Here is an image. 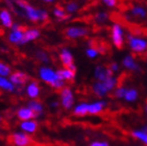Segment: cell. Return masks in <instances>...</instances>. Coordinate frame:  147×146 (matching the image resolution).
<instances>
[{
	"label": "cell",
	"instance_id": "6da1fadb",
	"mask_svg": "<svg viewBox=\"0 0 147 146\" xmlns=\"http://www.w3.org/2000/svg\"><path fill=\"white\" fill-rule=\"evenodd\" d=\"M11 11L16 16L25 18L31 23H45L49 19L47 9L30 4L27 0H15V6Z\"/></svg>",
	"mask_w": 147,
	"mask_h": 146
},
{
	"label": "cell",
	"instance_id": "7a4b0ae2",
	"mask_svg": "<svg viewBox=\"0 0 147 146\" xmlns=\"http://www.w3.org/2000/svg\"><path fill=\"white\" fill-rule=\"evenodd\" d=\"M38 76L41 82L50 86L53 90L61 91L66 86V82L59 77L57 70L49 65H42L38 70Z\"/></svg>",
	"mask_w": 147,
	"mask_h": 146
},
{
	"label": "cell",
	"instance_id": "3957f363",
	"mask_svg": "<svg viewBox=\"0 0 147 146\" xmlns=\"http://www.w3.org/2000/svg\"><path fill=\"white\" fill-rule=\"evenodd\" d=\"M126 43L129 50L135 54L142 55L147 50V39L140 34H126Z\"/></svg>",
	"mask_w": 147,
	"mask_h": 146
},
{
	"label": "cell",
	"instance_id": "277c9868",
	"mask_svg": "<svg viewBox=\"0 0 147 146\" xmlns=\"http://www.w3.org/2000/svg\"><path fill=\"white\" fill-rule=\"evenodd\" d=\"M111 40L114 47L117 49H122L126 42V34L125 28L121 23L114 22L111 26Z\"/></svg>",
	"mask_w": 147,
	"mask_h": 146
},
{
	"label": "cell",
	"instance_id": "5b68a950",
	"mask_svg": "<svg viewBox=\"0 0 147 146\" xmlns=\"http://www.w3.org/2000/svg\"><path fill=\"white\" fill-rule=\"evenodd\" d=\"M24 29L23 25L19 22H15L9 29L7 34V41L9 44L15 46H23L26 45L25 36H24Z\"/></svg>",
	"mask_w": 147,
	"mask_h": 146
},
{
	"label": "cell",
	"instance_id": "8992f818",
	"mask_svg": "<svg viewBox=\"0 0 147 146\" xmlns=\"http://www.w3.org/2000/svg\"><path fill=\"white\" fill-rule=\"evenodd\" d=\"M90 32V28L86 25H69L64 29V36L68 40L85 39Z\"/></svg>",
	"mask_w": 147,
	"mask_h": 146
},
{
	"label": "cell",
	"instance_id": "52a82bcc",
	"mask_svg": "<svg viewBox=\"0 0 147 146\" xmlns=\"http://www.w3.org/2000/svg\"><path fill=\"white\" fill-rule=\"evenodd\" d=\"M59 103L61 107L66 111H70L75 105V94L72 88L65 86L59 91Z\"/></svg>",
	"mask_w": 147,
	"mask_h": 146
},
{
	"label": "cell",
	"instance_id": "ba28073f",
	"mask_svg": "<svg viewBox=\"0 0 147 146\" xmlns=\"http://www.w3.org/2000/svg\"><path fill=\"white\" fill-rule=\"evenodd\" d=\"M125 18L128 21H143L147 19V9L143 4H133L125 11Z\"/></svg>",
	"mask_w": 147,
	"mask_h": 146
},
{
	"label": "cell",
	"instance_id": "9c48e42d",
	"mask_svg": "<svg viewBox=\"0 0 147 146\" xmlns=\"http://www.w3.org/2000/svg\"><path fill=\"white\" fill-rule=\"evenodd\" d=\"M9 141L14 146H30L32 143L30 135L22 130H17L13 132L9 136Z\"/></svg>",
	"mask_w": 147,
	"mask_h": 146
},
{
	"label": "cell",
	"instance_id": "30bf717a",
	"mask_svg": "<svg viewBox=\"0 0 147 146\" xmlns=\"http://www.w3.org/2000/svg\"><path fill=\"white\" fill-rule=\"evenodd\" d=\"M42 89L40 86V82L36 79L29 80L24 87V93L29 99H38L41 95Z\"/></svg>",
	"mask_w": 147,
	"mask_h": 146
},
{
	"label": "cell",
	"instance_id": "8fae6325",
	"mask_svg": "<svg viewBox=\"0 0 147 146\" xmlns=\"http://www.w3.org/2000/svg\"><path fill=\"white\" fill-rule=\"evenodd\" d=\"M121 66L124 68L125 70L129 71L133 73H139L141 72V66L137 62L136 57L133 54H126V55L122 59L121 61Z\"/></svg>",
	"mask_w": 147,
	"mask_h": 146
},
{
	"label": "cell",
	"instance_id": "7c38bea8",
	"mask_svg": "<svg viewBox=\"0 0 147 146\" xmlns=\"http://www.w3.org/2000/svg\"><path fill=\"white\" fill-rule=\"evenodd\" d=\"M9 80L15 84L16 88L25 87L26 84L30 80L28 74H26L24 71H21V70L13 71V73L9 75Z\"/></svg>",
	"mask_w": 147,
	"mask_h": 146
},
{
	"label": "cell",
	"instance_id": "4fadbf2b",
	"mask_svg": "<svg viewBox=\"0 0 147 146\" xmlns=\"http://www.w3.org/2000/svg\"><path fill=\"white\" fill-rule=\"evenodd\" d=\"M107 107H108V102L105 99H98L92 102H88V114L89 115H99L105 112Z\"/></svg>",
	"mask_w": 147,
	"mask_h": 146
},
{
	"label": "cell",
	"instance_id": "5bb4252c",
	"mask_svg": "<svg viewBox=\"0 0 147 146\" xmlns=\"http://www.w3.org/2000/svg\"><path fill=\"white\" fill-rule=\"evenodd\" d=\"M93 74H94L95 80H98V82H105L109 76L114 75L113 73L111 72V70L109 69L108 66L103 64L96 65L95 68H94Z\"/></svg>",
	"mask_w": 147,
	"mask_h": 146
},
{
	"label": "cell",
	"instance_id": "9a60e30c",
	"mask_svg": "<svg viewBox=\"0 0 147 146\" xmlns=\"http://www.w3.org/2000/svg\"><path fill=\"white\" fill-rule=\"evenodd\" d=\"M14 23L13 11L9 9H0V25L3 28L11 29Z\"/></svg>",
	"mask_w": 147,
	"mask_h": 146
},
{
	"label": "cell",
	"instance_id": "2e32d148",
	"mask_svg": "<svg viewBox=\"0 0 147 146\" xmlns=\"http://www.w3.org/2000/svg\"><path fill=\"white\" fill-rule=\"evenodd\" d=\"M91 91H92V93L99 99L105 98V97L110 94V91L108 90V88H107L105 82H98V80H95V82L92 84Z\"/></svg>",
	"mask_w": 147,
	"mask_h": 146
},
{
	"label": "cell",
	"instance_id": "e0dca14e",
	"mask_svg": "<svg viewBox=\"0 0 147 146\" xmlns=\"http://www.w3.org/2000/svg\"><path fill=\"white\" fill-rule=\"evenodd\" d=\"M59 59L61 64L64 67H69L70 65L74 64V56L70 48L68 47H62L59 49Z\"/></svg>",
	"mask_w": 147,
	"mask_h": 146
},
{
	"label": "cell",
	"instance_id": "ac0fdd59",
	"mask_svg": "<svg viewBox=\"0 0 147 146\" xmlns=\"http://www.w3.org/2000/svg\"><path fill=\"white\" fill-rule=\"evenodd\" d=\"M20 130L28 134V135H34L36 134L39 128V123L36 119H31V120H25V121H20L19 123Z\"/></svg>",
	"mask_w": 147,
	"mask_h": 146
},
{
	"label": "cell",
	"instance_id": "d6986e66",
	"mask_svg": "<svg viewBox=\"0 0 147 146\" xmlns=\"http://www.w3.org/2000/svg\"><path fill=\"white\" fill-rule=\"evenodd\" d=\"M16 116L20 121H25V120H31V119H37V116L32 112V110L28 107L27 105H23L20 107L16 111Z\"/></svg>",
	"mask_w": 147,
	"mask_h": 146
},
{
	"label": "cell",
	"instance_id": "ffe728a7",
	"mask_svg": "<svg viewBox=\"0 0 147 146\" xmlns=\"http://www.w3.org/2000/svg\"><path fill=\"white\" fill-rule=\"evenodd\" d=\"M26 105L32 110V112L36 114L37 118H39V117L44 115L45 107H44V104H43L42 101L38 100V99H30V100L27 102Z\"/></svg>",
	"mask_w": 147,
	"mask_h": 146
},
{
	"label": "cell",
	"instance_id": "44dd1931",
	"mask_svg": "<svg viewBox=\"0 0 147 146\" xmlns=\"http://www.w3.org/2000/svg\"><path fill=\"white\" fill-rule=\"evenodd\" d=\"M24 36L26 44L34 42L41 36V30L38 27H27L24 29Z\"/></svg>",
	"mask_w": 147,
	"mask_h": 146
},
{
	"label": "cell",
	"instance_id": "7402d4cb",
	"mask_svg": "<svg viewBox=\"0 0 147 146\" xmlns=\"http://www.w3.org/2000/svg\"><path fill=\"white\" fill-rule=\"evenodd\" d=\"M57 72H59L61 79L64 80L65 82H73L75 79V76H76V71L71 70L68 67H63L61 69H57Z\"/></svg>",
	"mask_w": 147,
	"mask_h": 146
},
{
	"label": "cell",
	"instance_id": "603a6c76",
	"mask_svg": "<svg viewBox=\"0 0 147 146\" xmlns=\"http://www.w3.org/2000/svg\"><path fill=\"white\" fill-rule=\"evenodd\" d=\"M34 59L42 65H49L51 62V57L50 54L48 53V51H46L45 49H42V48H39L34 51Z\"/></svg>",
	"mask_w": 147,
	"mask_h": 146
},
{
	"label": "cell",
	"instance_id": "cb8c5ba5",
	"mask_svg": "<svg viewBox=\"0 0 147 146\" xmlns=\"http://www.w3.org/2000/svg\"><path fill=\"white\" fill-rule=\"evenodd\" d=\"M111 15L105 11H98L93 15V22L96 25H105L110 21Z\"/></svg>",
	"mask_w": 147,
	"mask_h": 146
},
{
	"label": "cell",
	"instance_id": "d4e9b609",
	"mask_svg": "<svg viewBox=\"0 0 147 146\" xmlns=\"http://www.w3.org/2000/svg\"><path fill=\"white\" fill-rule=\"evenodd\" d=\"M71 111H72V114L75 117H86L87 115H89L88 102L87 101H80V102L75 104Z\"/></svg>",
	"mask_w": 147,
	"mask_h": 146
},
{
	"label": "cell",
	"instance_id": "484cf974",
	"mask_svg": "<svg viewBox=\"0 0 147 146\" xmlns=\"http://www.w3.org/2000/svg\"><path fill=\"white\" fill-rule=\"evenodd\" d=\"M52 16L54 17V19L57 20V22H65L70 18L67 11H65L64 6H55L53 9H52Z\"/></svg>",
	"mask_w": 147,
	"mask_h": 146
},
{
	"label": "cell",
	"instance_id": "4316f807",
	"mask_svg": "<svg viewBox=\"0 0 147 146\" xmlns=\"http://www.w3.org/2000/svg\"><path fill=\"white\" fill-rule=\"evenodd\" d=\"M80 7H82L80 3L77 0H69V1H67L65 3V6H64V9H65V11H67V14L69 16L77 14L79 9H80Z\"/></svg>",
	"mask_w": 147,
	"mask_h": 146
},
{
	"label": "cell",
	"instance_id": "83f0119b",
	"mask_svg": "<svg viewBox=\"0 0 147 146\" xmlns=\"http://www.w3.org/2000/svg\"><path fill=\"white\" fill-rule=\"evenodd\" d=\"M0 90H2L7 93H15L16 87H15V84L9 80V77L0 76Z\"/></svg>",
	"mask_w": 147,
	"mask_h": 146
},
{
	"label": "cell",
	"instance_id": "f1b7e54d",
	"mask_svg": "<svg viewBox=\"0 0 147 146\" xmlns=\"http://www.w3.org/2000/svg\"><path fill=\"white\" fill-rule=\"evenodd\" d=\"M138 98H139V91L137 90L136 88L134 87L127 88L123 100L128 102V103H133V102H136L138 100Z\"/></svg>",
	"mask_w": 147,
	"mask_h": 146
},
{
	"label": "cell",
	"instance_id": "f546056e",
	"mask_svg": "<svg viewBox=\"0 0 147 146\" xmlns=\"http://www.w3.org/2000/svg\"><path fill=\"white\" fill-rule=\"evenodd\" d=\"M85 54H86V56H87L88 59H97L99 55H100V50H99L97 47H95V46L91 45V44H90V45H88L87 47H86Z\"/></svg>",
	"mask_w": 147,
	"mask_h": 146
},
{
	"label": "cell",
	"instance_id": "4dcf8cb0",
	"mask_svg": "<svg viewBox=\"0 0 147 146\" xmlns=\"http://www.w3.org/2000/svg\"><path fill=\"white\" fill-rule=\"evenodd\" d=\"M131 137L135 138L136 140L142 142L145 146H147V132L142 130L141 128L134 129L133 132H131Z\"/></svg>",
	"mask_w": 147,
	"mask_h": 146
},
{
	"label": "cell",
	"instance_id": "1f68e13d",
	"mask_svg": "<svg viewBox=\"0 0 147 146\" xmlns=\"http://www.w3.org/2000/svg\"><path fill=\"white\" fill-rule=\"evenodd\" d=\"M126 90H127V87H125L123 84H119L114 89V91L112 92V95H113L114 98L116 99H123Z\"/></svg>",
	"mask_w": 147,
	"mask_h": 146
},
{
	"label": "cell",
	"instance_id": "d6a6232c",
	"mask_svg": "<svg viewBox=\"0 0 147 146\" xmlns=\"http://www.w3.org/2000/svg\"><path fill=\"white\" fill-rule=\"evenodd\" d=\"M103 82L105 84V86H107V88H108V90L110 91V93H112L114 91V89L118 86L119 80L115 75H111V76H109L108 78L105 79Z\"/></svg>",
	"mask_w": 147,
	"mask_h": 146
},
{
	"label": "cell",
	"instance_id": "836d02e7",
	"mask_svg": "<svg viewBox=\"0 0 147 146\" xmlns=\"http://www.w3.org/2000/svg\"><path fill=\"white\" fill-rule=\"evenodd\" d=\"M13 70H11V67L9 64H6L4 62H1L0 61V76H4V77H9Z\"/></svg>",
	"mask_w": 147,
	"mask_h": 146
},
{
	"label": "cell",
	"instance_id": "e575fe53",
	"mask_svg": "<svg viewBox=\"0 0 147 146\" xmlns=\"http://www.w3.org/2000/svg\"><path fill=\"white\" fill-rule=\"evenodd\" d=\"M100 2L103 4L105 6H107L108 9H116L119 4V0H99Z\"/></svg>",
	"mask_w": 147,
	"mask_h": 146
},
{
	"label": "cell",
	"instance_id": "d590c367",
	"mask_svg": "<svg viewBox=\"0 0 147 146\" xmlns=\"http://www.w3.org/2000/svg\"><path fill=\"white\" fill-rule=\"evenodd\" d=\"M108 67H109V69L111 70V72L113 73L114 75L120 71V64H119V63H117V62L110 63V64L108 65Z\"/></svg>",
	"mask_w": 147,
	"mask_h": 146
},
{
	"label": "cell",
	"instance_id": "8d00e7d4",
	"mask_svg": "<svg viewBox=\"0 0 147 146\" xmlns=\"http://www.w3.org/2000/svg\"><path fill=\"white\" fill-rule=\"evenodd\" d=\"M89 146H110L108 141H105V140H95V141H92Z\"/></svg>",
	"mask_w": 147,
	"mask_h": 146
},
{
	"label": "cell",
	"instance_id": "74e56055",
	"mask_svg": "<svg viewBox=\"0 0 147 146\" xmlns=\"http://www.w3.org/2000/svg\"><path fill=\"white\" fill-rule=\"evenodd\" d=\"M59 107H61V103H59V100H57V99H52L49 102V107L52 110H57Z\"/></svg>",
	"mask_w": 147,
	"mask_h": 146
},
{
	"label": "cell",
	"instance_id": "f35d334b",
	"mask_svg": "<svg viewBox=\"0 0 147 146\" xmlns=\"http://www.w3.org/2000/svg\"><path fill=\"white\" fill-rule=\"evenodd\" d=\"M41 1L44 3H47V4H52V3L57 2V0H41Z\"/></svg>",
	"mask_w": 147,
	"mask_h": 146
},
{
	"label": "cell",
	"instance_id": "ab89813d",
	"mask_svg": "<svg viewBox=\"0 0 147 146\" xmlns=\"http://www.w3.org/2000/svg\"><path fill=\"white\" fill-rule=\"evenodd\" d=\"M141 129H142V130H144V132H147V124H144V125H143V126L141 127Z\"/></svg>",
	"mask_w": 147,
	"mask_h": 146
},
{
	"label": "cell",
	"instance_id": "60d3db41",
	"mask_svg": "<svg viewBox=\"0 0 147 146\" xmlns=\"http://www.w3.org/2000/svg\"><path fill=\"white\" fill-rule=\"evenodd\" d=\"M3 122V117H2V115H0V124L2 123Z\"/></svg>",
	"mask_w": 147,
	"mask_h": 146
},
{
	"label": "cell",
	"instance_id": "b9f144b4",
	"mask_svg": "<svg viewBox=\"0 0 147 146\" xmlns=\"http://www.w3.org/2000/svg\"><path fill=\"white\" fill-rule=\"evenodd\" d=\"M145 112H146V116H147V101L146 103H145Z\"/></svg>",
	"mask_w": 147,
	"mask_h": 146
},
{
	"label": "cell",
	"instance_id": "7bdbcfd3",
	"mask_svg": "<svg viewBox=\"0 0 147 146\" xmlns=\"http://www.w3.org/2000/svg\"><path fill=\"white\" fill-rule=\"evenodd\" d=\"M144 55H145V57H146V59H147V50H146V52H145Z\"/></svg>",
	"mask_w": 147,
	"mask_h": 146
},
{
	"label": "cell",
	"instance_id": "ee69618b",
	"mask_svg": "<svg viewBox=\"0 0 147 146\" xmlns=\"http://www.w3.org/2000/svg\"><path fill=\"white\" fill-rule=\"evenodd\" d=\"M79 1H82V2H86V1H89V0H79Z\"/></svg>",
	"mask_w": 147,
	"mask_h": 146
},
{
	"label": "cell",
	"instance_id": "f6af8a7d",
	"mask_svg": "<svg viewBox=\"0 0 147 146\" xmlns=\"http://www.w3.org/2000/svg\"><path fill=\"white\" fill-rule=\"evenodd\" d=\"M0 34H2V29L0 28Z\"/></svg>",
	"mask_w": 147,
	"mask_h": 146
}]
</instances>
